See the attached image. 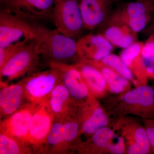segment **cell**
Here are the masks:
<instances>
[{
  "label": "cell",
  "mask_w": 154,
  "mask_h": 154,
  "mask_svg": "<svg viewBox=\"0 0 154 154\" xmlns=\"http://www.w3.org/2000/svg\"><path fill=\"white\" fill-rule=\"evenodd\" d=\"M52 20L63 35L72 38L78 36L84 27L79 0H56Z\"/></svg>",
  "instance_id": "obj_6"
},
{
  "label": "cell",
  "mask_w": 154,
  "mask_h": 154,
  "mask_svg": "<svg viewBox=\"0 0 154 154\" xmlns=\"http://www.w3.org/2000/svg\"><path fill=\"white\" fill-rule=\"evenodd\" d=\"M48 99L55 119H64L74 115L75 107L76 105L62 82L56 86Z\"/></svg>",
  "instance_id": "obj_13"
},
{
  "label": "cell",
  "mask_w": 154,
  "mask_h": 154,
  "mask_svg": "<svg viewBox=\"0 0 154 154\" xmlns=\"http://www.w3.org/2000/svg\"><path fill=\"white\" fill-rule=\"evenodd\" d=\"M2 1V0H0V1Z\"/></svg>",
  "instance_id": "obj_30"
},
{
  "label": "cell",
  "mask_w": 154,
  "mask_h": 154,
  "mask_svg": "<svg viewBox=\"0 0 154 154\" xmlns=\"http://www.w3.org/2000/svg\"><path fill=\"white\" fill-rule=\"evenodd\" d=\"M1 118H5L28 103L22 82L8 85L1 81Z\"/></svg>",
  "instance_id": "obj_10"
},
{
  "label": "cell",
  "mask_w": 154,
  "mask_h": 154,
  "mask_svg": "<svg viewBox=\"0 0 154 154\" xmlns=\"http://www.w3.org/2000/svg\"><path fill=\"white\" fill-rule=\"evenodd\" d=\"M55 63L63 72L62 82L75 104L77 105L89 98L91 92L79 70L73 65Z\"/></svg>",
  "instance_id": "obj_12"
},
{
  "label": "cell",
  "mask_w": 154,
  "mask_h": 154,
  "mask_svg": "<svg viewBox=\"0 0 154 154\" xmlns=\"http://www.w3.org/2000/svg\"><path fill=\"white\" fill-rule=\"evenodd\" d=\"M84 27L92 29L101 24L105 18L100 0H79Z\"/></svg>",
  "instance_id": "obj_17"
},
{
  "label": "cell",
  "mask_w": 154,
  "mask_h": 154,
  "mask_svg": "<svg viewBox=\"0 0 154 154\" xmlns=\"http://www.w3.org/2000/svg\"><path fill=\"white\" fill-rule=\"evenodd\" d=\"M146 130L152 150L154 152V120H149L148 122Z\"/></svg>",
  "instance_id": "obj_28"
},
{
  "label": "cell",
  "mask_w": 154,
  "mask_h": 154,
  "mask_svg": "<svg viewBox=\"0 0 154 154\" xmlns=\"http://www.w3.org/2000/svg\"><path fill=\"white\" fill-rule=\"evenodd\" d=\"M41 56L36 39L33 38L27 42L0 69L1 79L6 78L8 82L36 71Z\"/></svg>",
  "instance_id": "obj_4"
},
{
  "label": "cell",
  "mask_w": 154,
  "mask_h": 154,
  "mask_svg": "<svg viewBox=\"0 0 154 154\" xmlns=\"http://www.w3.org/2000/svg\"><path fill=\"white\" fill-rule=\"evenodd\" d=\"M112 44L100 35H88L77 42V55L83 59L98 61L110 55Z\"/></svg>",
  "instance_id": "obj_11"
},
{
  "label": "cell",
  "mask_w": 154,
  "mask_h": 154,
  "mask_svg": "<svg viewBox=\"0 0 154 154\" xmlns=\"http://www.w3.org/2000/svg\"><path fill=\"white\" fill-rule=\"evenodd\" d=\"M141 54L148 67L154 64V40L147 42L141 50Z\"/></svg>",
  "instance_id": "obj_26"
},
{
  "label": "cell",
  "mask_w": 154,
  "mask_h": 154,
  "mask_svg": "<svg viewBox=\"0 0 154 154\" xmlns=\"http://www.w3.org/2000/svg\"><path fill=\"white\" fill-rule=\"evenodd\" d=\"M27 144L0 132V154H34Z\"/></svg>",
  "instance_id": "obj_19"
},
{
  "label": "cell",
  "mask_w": 154,
  "mask_h": 154,
  "mask_svg": "<svg viewBox=\"0 0 154 154\" xmlns=\"http://www.w3.org/2000/svg\"><path fill=\"white\" fill-rule=\"evenodd\" d=\"M141 50V45L139 43H135L131 45L122 52L121 60L127 66H129Z\"/></svg>",
  "instance_id": "obj_24"
},
{
  "label": "cell",
  "mask_w": 154,
  "mask_h": 154,
  "mask_svg": "<svg viewBox=\"0 0 154 154\" xmlns=\"http://www.w3.org/2000/svg\"><path fill=\"white\" fill-rule=\"evenodd\" d=\"M56 0H2L1 8L24 21L34 24L52 19Z\"/></svg>",
  "instance_id": "obj_5"
},
{
  "label": "cell",
  "mask_w": 154,
  "mask_h": 154,
  "mask_svg": "<svg viewBox=\"0 0 154 154\" xmlns=\"http://www.w3.org/2000/svg\"><path fill=\"white\" fill-rule=\"evenodd\" d=\"M134 140V143L131 145L128 149V154H146L149 153L152 150V147L144 128H139L136 130Z\"/></svg>",
  "instance_id": "obj_20"
},
{
  "label": "cell",
  "mask_w": 154,
  "mask_h": 154,
  "mask_svg": "<svg viewBox=\"0 0 154 154\" xmlns=\"http://www.w3.org/2000/svg\"><path fill=\"white\" fill-rule=\"evenodd\" d=\"M84 107L82 117V127L80 132L87 135H93L101 128L105 127L108 119L103 109L93 105V108L88 107L87 103Z\"/></svg>",
  "instance_id": "obj_15"
},
{
  "label": "cell",
  "mask_w": 154,
  "mask_h": 154,
  "mask_svg": "<svg viewBox=\"0 0 154 154\" xmlns=\"http://www.w3.org/2000/svg\"><path fill=\"white\" fill-rule=\"evenodd\" d=\"M152 28H153V30H154V20H153V22Z\"/></svg>",
  "instance_id": "obj_29"
},
{
  "label": "cell",
  "mask_w": 154,
  "mask_h": 154,
  "mask_svg": "<svg viewBox=\"0 0 154 154\" xmlns=\"http://www.w3.org/2000/svg\"><path fill=\"white\" fill-rule=\"evenodd\" d=\"M35 106L28 102L11 115L3 119L1 121L0 132L28 144L30 122Z\"/></svg>",
  "instance_id": "obj_9"
},
{
  "label": "cell",
  "mask_w": 154,
  "mask_h": 154,
  "mask_svg": "<svg viewBox=\"0 0 154 154\" xmlns=\"http://www.w3.org/2000/svg\"><path fill=\"white\" fill-rule=\"evenodd\" d=\"M48 64L46 70L33 72L21 80L29 103L36 105L47 98L62 81L63 72L56 63L50 61Z\"/></svg>",
  "instance_id": "obj_3"
},
{
  "label": "cell",
  "mask_w": 154,
  "mask_h": 154,
  "mask_svg": "<svg viewBox=\"0 0 154 154\" xmlns=\"http://www.w3.org/2000/svg\"><path fill=\"white\" fill-rule=\"evenodd\" d=\"M148 20L149 18L147 14L137 17L130 18V28L134 32H140L145 28Z\"/></svg>",
  "instance_id": "obj_27"
},
{
  "label": "cell",
  "mask_w": 154,
  "mask_h": 154,
  "mask_svg": "<svg viewBox=\"0 0 154 154\" xmlns=\"http://www.w3.org/2000/svg\"><path fill=\"white\" fill-rule=\"evenodd\" d=\"M34 37L32 24L24 21L4 8L0 11V48L21 42L28 41Z\"/></svg>",
  "instance_id": "obj_8"
},
{
  "label": "cell",
  "mask_w": 154,
  "mask_h": 154,
  "mask_svg": "<svg viewBox=\"0 0 154 154\" xmlns=\"http://www.w3.org/2000/svg\"><path fill=\"white\" fill-rule=\"evenodd\" d=\"M124 99L128 104L140 105L154 113V89L150 86H141L129 91Z\"/></svg>",
  "instance_id": "obj_18"
},
{
  "label": "cell",
  "mask_w": 154,
  "mask_h": 154,
  "mask_svg": "<svg viewBox=\"0 0 154 154\" xmlns=\"http://www.w3.org/2000/svg\"><path fill=\"white\" fill-rule=\"evenodd\" d=\"M102 62L127 79L131 80L132 79L131 71L117 56L110 54L102 59Z\"/></svg>",
  "instance_id": "obj_23"
},
{
  "label": "cell",
  "mask_w": 154,
  "mask_h": 154,
  "mask_svg": "<svg viewBox=\"0 0 154 154\" xmlns=\"http://www.w3.org/2000/svg\"><path fill=\"white\" fill-rule=\"evenodd\" d=\"M91 145L107 149L110 152L116 154L123 153L125 149L123 139L116 135L110 128L105 127L96 131L93 134L91 139L83 146L76 144L74 146L85 147Z\"/></svg>",
  "instance_id": "obj_14"
},
{
  "label": "cell",
  "mask_w": 154,
  "mask_h": 154,
  "mask_svg": "<svg viewBox=\"0 0 154 154\" xmlns=\"http://www.w3.org/2000/svg\"><path fill=\"white\" fill-rule=\"evenodd\" d=\"M48 98L36 104L30 122L27 143L34 153L37 154L46 140L55 120Z\"/></svg>",
  "instance_id": "obj_7"
},
{
  "label": "cell",
  "mask_w": 154,
  "mask_h": 154,
  "mask_svg": "<svg viewBox=\"0 0 154 154\" xmlns=\"http://www.w3.org/2000/svg\"><path fill=\"white\" fill-rule=\"evenodd\" d=\"M27 42L28 41L21 42L11 45L6 47L0 48V69L2 67L19 48Z\"/></svg>",
  "instance_id": "obj_25"
},
{
  "label": "cell",
  "mask_w": 154,
  "mask_h": 154,
  "mask_svg": "<svg viewBox=\"0 0 154 154\" xmlns=\"http://www.w3.org/2000/svg\"><path fill=\"white\" fill-rule=\"evenodd\" d=\"M73 65L81 73L92 95H98L105 91L107 83L102 72L86 61Z\"/></svg>",
  "instance_id": "obj_16"
},
{
  "label": "cell",
  "mask_w": 154,
  "mask_h": 154,
  "mask_svg": "<svg viewBox=\"0 0 154 154\" xmlns=\"http://www.w3.org/2000/svg\"><path fill=\"white\" fill-rule=\"evenodd\" d=\"M80 130L75 115L64 119H55L46 140L37 154L69 153Z\"/></svg>",
  "instance_id": "obj_2"
},
{
  "label": "cell",
  "mask_w": 154,
  "mask_h": 154,
  "mask_svg": "<svg viewBox=\"0 0 154 154\" xmlns=\"http://www.w3.org/2000/svg\"><path fill=\"white\" fill-rule=\"evenodd\" d=\"M105 36L111 44L122 48L129 47L133 41L132 36L125 34L120 28L116 27L108 28L105 32Z\"/></svg>",
  "instance_id": "obj_22"
},
{
  "label": "cell",
  "mask_w": 154,
  "mask_h": 154,
  "mask_svg": "<svg viewBox=\"0 0 154 154\" xmlns=\"http://www.w3.org/2000/svg\"><path fill=\"white\" fill-rule=\"evenodd\" d=\"M106 83L113 93L119 94L123 92L124 88L129 85L127 79L116 73L110 68H104L101 71Z\"/></svg>",
  "instance_id": "obj_21"
},
{
  "label": "cell",
  "mask_w": 154,
  "mask_h": 154,
  "mask_svg": "<svg viewBox=\"0 0 154 154\" xmlns=\"http://www.w3.org/2000/svg\"><path fill=\"white\" fill-rule=\"evenodd\" d=\"M32 25L34 38L39 45L42 56L47 59L48 63L70 64L69 62L77 55V42L72 38L63 35L57 29L49 30L36 23Z\"/></svg>",
  "instance_id": "obj_1"
}]
</instances>
